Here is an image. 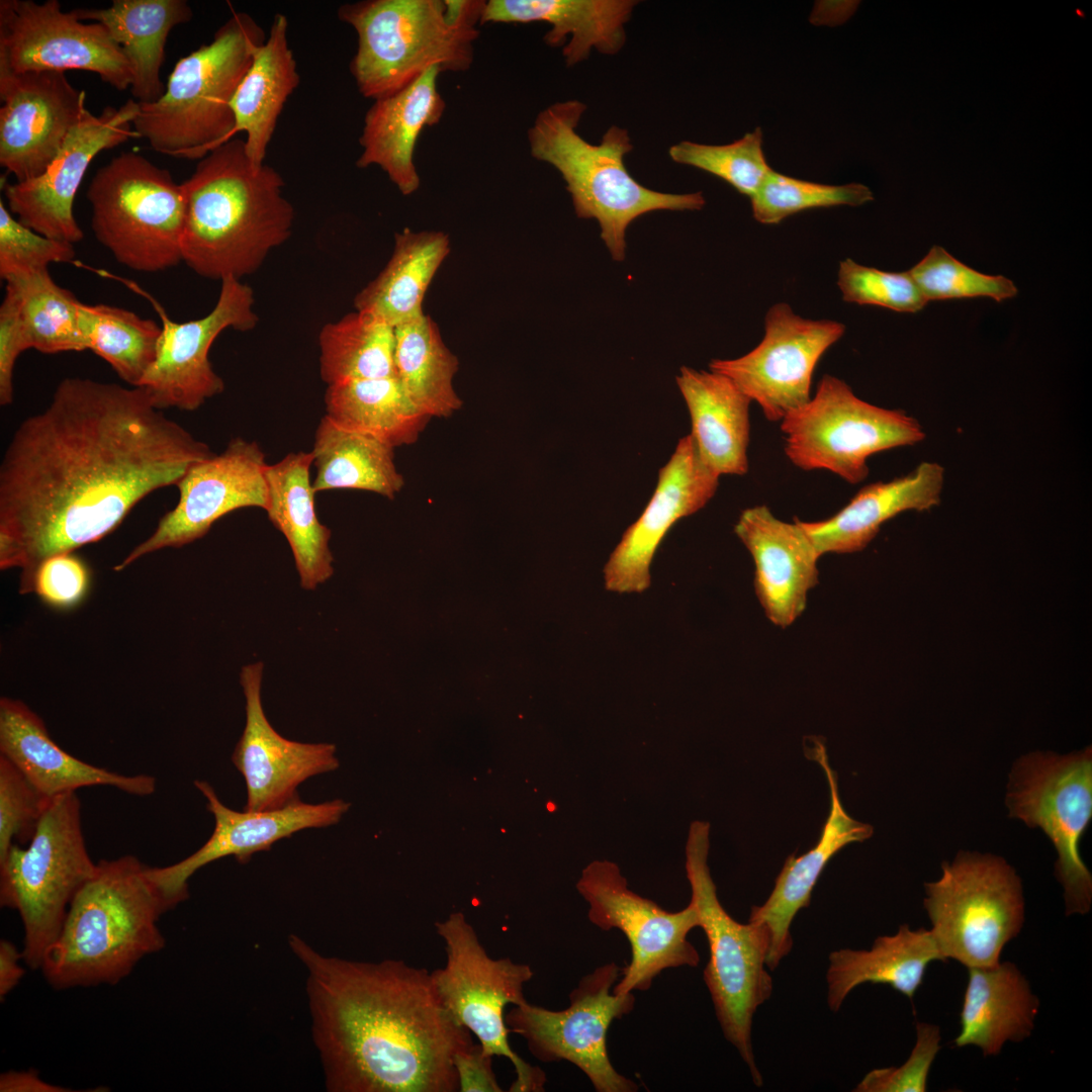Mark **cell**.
<instances>
[{"instance_id":"obj_1","label":"cell","mask_w":1092,"mask_h":1092,"mask_svg":"<svg viewBox=\"0 0 1092 1092\" xmlns=\"http://www.w3.org/2000/svg\"><path fill=\"white\" fill-rule=\"evenodd\" d=\"M210 447L142 386L67 377L14 431L0 464V568L37 566L113 531L153 491L177 485Z\"/></svg>"},{"instance_id":"obj_2","label":"cell","mask_w":1092,"mask_h":1092,"mask_svg":"<svg viewBox=\"0 0 1092 1092\" xmlns=\"http://www.w3.org/2000/svg\"><path fill=\"white\" fill-rule=\"evenodd\" d=\"M288 945L306 971L328 1091H459L454 1057L474 1042L440 1001L430 972L402 960L326 956L297 934Z\"/></svg>"},{"instance_id":"obj_3","label":"cell","mask_w":1092,"mask_h":1092,"mask_svg":"<svg viewBox=\"0 0 1092 1092\" xmlns=\"http://www.w3.org/2000/svg\"><path fill=\"white\" fill-rule=\"evenodd\" d=\"M181 185L182 261L202 277L253 273L290 236L294 210L283 194L284 180L267 164L255 166L243 140L208 153Z\"/></svg>"},{"instance_id":"obj_4","label":"cell","mask_w":1092,"mask_h":1092,"mask_svg":"<svg viewBox=\"0 0 1092 1092\" xmlns=\"http://www.w3.org/2000/svg\"><path fill=\"white\" fill-rule=\"evenodd\" d=\"M133 855L102 859L72 900L40 970L55 989L117 984L165 938L161 916L176 906Z\"/></svg>"},{"instance_id":"obj_5","label":"cell","mask_w":1092,"mask_h":1092,"mask_svg":"<svg viewBox=\"0 0 1092 1092\" xmlns=\"http://www.w3.org/2000/svg\"><path fill=\"white\" fill-rule=\"evenodd\" d=\"M482 0H364L338 9L358 36L350 71L361 95L390 96L432 67L467 71Z\"/></svg>"},{"instance_id":"obj_6","label":"cell","mask_w":1092,"mask_h":1092,"mask_svg":"<svg viewBox=\"0 0 1092 1092\" xmlns=\"http://www.w3.org/2000/svg\"><path fill=\"white\" fill-rule=\"evenodd\" d=\"M585 109L573 99L541 110L528 130L530 153L561 174L576 215L595 218L612 257L622 261L626 230L634 219L656 210H698L706 201L702 192L666 193L641 185L624 162L633 150L627 129L612 125L593 145L576 130Z\"/></svg>"},{"instance_id":"obj_7","label":"cell","mask_w":1092,"mask_h":1092,"mask_svg":"<svg viewBox=\"0 0 1092 1092\" xmlns=\"http://www.w3.org/2000/svg\"><path fill=\"white\" fill-rule=\"evenodd\" d=\"M266 37L252 16L234 12L209 43L177 62L157 101L139 103L136 136L158 153L191 160L232 140V101Z\"/></svg>"},{"instance_id":"obj_8","label":"cell","mask_w":1092,"mask_h":1092,"mask_svg":"<svg viewBox=\"0 0 1092 1092\" xmlns=\"http://www.w3.org/2000/svg\"><path fill=\"white\" fill-rule=\"evenodd\" d=\"M709 832L708 822L694 821L686 845L691 902L710 951L703 978L725 1038L736 1048L759 1087L762 1076L754 1059L751 1026L757 1008L772 992V979L765 970L768 934L749 921L739 923L721 905L708 867Z\"/></svg>"},{"instance_id":"obj_9","label":"cell","mask_w":1092,"mask_h":1092,"mask_svg":"<svg viewBox=\"0 0 1092 1092\" xmlns=\"http://www.w3.org/2000/svg\"><path fill=\"white\" fill-rule=\"evenodd\" d=\"M80 807L76 792L52 799L28 846L14 844L0 860V904L19 913L22 960L32 970L40 969L72 900L97 868L86 848Z\"/></svg>"},{"instance_id":"obj_10","label":"cell","mask_w":1092,"mask_h":1092,"mask_svg":"<svg viewBox=\"0 0 1092 1092\" xmlns=\"http://www.w3.org/2000/svg\"><path fill=\"white\" fill-rule=\"evenodd\" d=\"M86 196L95 238L121 265L154 273L182 261L185 197L168 170L125 152L96 171Z\"/></svg>"},{"instance_id":"obj_11","label":"cell","mask_w":1092,"mask_h":1092,"mask_svg":"<svg viewBox=\"0 0 1092 1092\" xmlns=\"http://www.w3.org/2000/svg\"><path fill=\"white\" fill-rule=\"evenodd\" d=\"M941 870L925 884L923 904L943 960L967 969L997 965L1024 923L1020 878L1003 858L977 852L961 851Z\"/></svg>"},{"instance_id":"obj_12","label":"cell","mask_w":1092,"mask_h":1092,"mask_svg":"<svg viewBox=\"0 0 1092 1092\" xmlns=\"http://www.w3.org/2000/svg\"><path fill=\"white\" fill-rule=\"evenodd\" d=\"M435 926L447 956L445 966L431 972L440 1001L460 1025L476 1036L484 1053L510 1060L516 1073L511 1092L544 1091L545 1073L513 1051L506 1023V1007L527 1002L524 986L534 976L531 967L509 958L489 957L461 912L452 913Z\"/></svg>"},{"instance_id":"obj_13","label":"cell","mask_w":1092,"mask_h":1092,"mask_svg":"<svg viewBox=\"0 0 1092 1092\" xmlns=\"http://www.w3.org/2000/svg\"><path fill=\"white\" fill-rule=\"evenodd\" d=\"M785 453L803 470H828L850 484L869 474L868 458L925 438L918 421L858 398L841 379L825 374L810 400L781 422Z\"/></svg>"},{"instance_id":"obj_14","label":"cell","mask_w":1092,"mask_h":1092,"mask_svg":"<svg viewBox=\"0 0 1092 1092\" xmlns=\"http://www.w3.org/2000/svg\"><path fill=\"white\" fill-rule=\"evenodd\" d=\"M1006 805L1010 817L1040 828L1053 842L1066 915L1089 912L1092 876L1079 844L1092 818L1091 747L1064 755L1033 752L1020 757L1010 774Z\"/></svg>"},{"instance_id":"obj_15","label":"cell","mask_w":1092,"mask_h":1092,"mask_svg":"<svg viewBox=\"0 0 1092 1092\" xmlns=\"http://www.w3.org/2000/svg\"><path fill=\"white\" fill-rule=\"evenodd\" d=\"M621 969L615 963L583 976L569 994L563 1010H549L528 1002L513 1005L506 1014L511 1032L521 1035L531 1054L543 1063L567 1061L586 1075L597 1092H635L639 1086L612 1065L607 1045L612 1022L629 1014L633 992L611 991Z\"/></svg>"},{"instance_id":"obj_16","label":"cell","mask_w":1092,"mask_h":1092,"mask_svg":"<svg viewBox=\"0 0 1092 1092\" xmlns=\"http://www.w3.org/2000/svg\"><path fill=\"white\" fill-rule=\"evenodd\" d=\"M576 889L589 905V921L605 931L619 929L631 946L630 964L621 969L615 994L647 991L664 970L699 965V952L688 939L690 931L700 927L692 902L676 912L664 910L630 890L619 867L610 860L588 863Z\"/></svg>"},{"instance_id":"obj_17","label":"cell","mask_w":1092,"mask_h":1092,"mask_svg":"<svg viewBox=\"0 0 1092 1092\" xmlns=\"http://www.w3.org/2000/svg\"><path fill=\"white\" fill-rule=\"evenodd\" d=\"M82 70L117 90L131 85L130 65L101 23H85L57 0L0 1V71Z\"/></svg>"},{"instance_id":"obj_18","label":"cell","mask_w":1092,"mask_h":1092,"mask_svg":"<svg viewBox=\"0 0 1092 1092\" xmlns=\"http://www.w3.org/2000/svg\"><path fill=\"white\" fill-rule=\"evenodd\" d=\"M844 332L837 321L804 318L788 303H776L753 350L736 359H714L709 368L729 377L766 420L782 422L810 400L815 367Z\"/></svg>"},{"instance_id":"obj_19","label":"cell","mask_w":1092,"mask_h":1092,"mask_svg":"<svg viewBox=\"0 0 1092 1092\" xmlns=\"http://www.w3.org/2000/svg\"><path fill=\"white\" fill-rule=\"evenodd\" d=\"M265 453L256 442L233 439L219 454L193 465L176 485L177 505L153 534L114 566L119 571L139 558L167 547H181L206 535L226 514L268 506Z\"/></svg>"},{"instance_id":"obj_20","label":"cell","mask_w":1092,"mask_h":1092,"mask_svg":"<svg viewBox=\"0 0 1092 1092\" xmlns=\"http://www.w3.org/2000/svg\"><path fill=\"white\" fill-rule=\"evenodd\" d=\"M220 281L218 299L203 317L176 323L158 308L162 332L157 355L139 386L162 411L192 412L221 393L224 382L208 358L212 343L226 329L249 331L258 322L251 287L233 276Z\"/></svg>"},{"instance_id":"obj_21","label":"cell","mask_w":1092,"mask_h":1092,"mask_svg":"<svg viewBox=\"0 0 1092 1092\" xmlns=\"http://www.w3.org/2000/svg\"><path fill=\"white\" fill-rule=\"evenodd\" d=\"M139 102L128 99L119 107L107 106L98 115L87 108L70 131L59 154L38 177L2 182L9 211L34 232L75 244L83 239L73 212L76 193L93 159L136 136L132 121Z\"/></svg>"},{"instance_id":"obj_22","label":"cell","mask_w":1092,"mask_h":1092,"mask_svg":"<svg viewBox=\"0 0 1092 1092\" xmlns=\"http://www.w3.org/2000/svg\"><path fill=\"white\" fill-rule=\"evenodd\" d=\"M0 165L16 182L40 176L86 109L65 72L0 71Z\"/></svg>"},{"instance_id":"obj_23","label":"cell","mask_w":1092,"mask_h":1092,"mask_svg":"<svg viewBox=\"0 0 1092 1092\" xmlns=\"http://www.w3.org/2000/svg\"><path fill=\"white\" fill-rule=\"evenodd\" d=\"M719 477L701 458L693 437L679 439L659 470L656 488L641 516L628 527L605 568V586L619 594L650 585V564L668 530L703 509L715 495Z\"/></svg>"},{"instance_id":"obj_24","label":"cell","mask_w":1092,"mask_h":1092,"mask_svg":"<svg viewBox=\"0 0 1092 1092\" xmlns=\"http://www.w3.org/2000/svg\"><path fill=\"white\" fill-rule=\"evenodd\" d=\"M194 785L214 817L212 834L188 857L171 866L149 868L151 878L175 906L188 898V880L202 867L230 855L247 862L254 853L270 850L276 841L295 832L338 823L350 807L343 800L308 804L298 798L277 810L238 812L223 805L207 782L195 781Z\"/></svg>"},{"instance_id":"obj_25","label":"cell","mask_w":1092,"mask_h":1092,"mask_svg":"<svg viewBox=\"0 0 1092 1092\" xmlns=\"http://www.w3.org/2000/svg\"><path fill=\"white\" fill-rule=\"evenodd\" d=\"M263 667L257 662L241 670L246 725L232 755L246 782L249 812L283 808L299 798L302 782L339 767L334 744L291 741L271 726L261 701Z\"/></svg>"},{"instance_id":"obj_26","label":"cell","mask_w":1092,"mask_h":1092,"mask_svg":"<svg viewBox=\"0 0 1092 1092\" xmlns=\"http://www.w3.org/2000/svg\"><path fill=\"white\" fill-rule=\"evenodd\" d=\"M734 532L752 557L754 592L766 618L788 628L818 583L821 555L797 518L784 522L763 505L742 511Z\"/></svg>"},{"instance_id":"obj_27","label":"cell","mask_w":1092,"mask_h":1092,"mask_svg":"<svg viewBox=\"0 0 1092 1092\" xmlns=\"http://www.w3.org/2000/svg\"><path fill=\"white\" fill-rule=\"evenodd\" d=\"M806 755L818 762L826 776L830 811L817 844L800 856L791 854L767 900L751 909L748 921L763 927L768 934L765 964L770 970H775L790 952L792 921L800 909L809 906L812 891L830 858L845 845L864 841L873 834L871 825L856 821L844 810L839 799L837 776L829 764L825 746L813 739V745L806 747Z\"/></svg>"},{"instance_id":"obj_28","label":"cell","mask_w":1092,"mask_h":1092,"mask_svg":"<svg viewBox=\"0 0 1092 1092\" xmlns=\"http://www.w3.org/2000/svg\"><path fill=\"white\" fill-rule=\"evenodd\" d=\"M0 754L49 799L93 786H111L141 797L156 790V779L152 776L120 775L66 752L50 737L43 721L14 699L0 700Z\"/></svg>"},{"instance_id":"obj_29","label":"cell","mask_w":1092,"mask_h":1092,"mask_svg":"<svg viewBox=\"0 0 1092 1092\" xmlns=\"http://www.w3.org/2000/svg\"><path fill=\"white\" fill-rule=\"evenodd\" d=\"M441 73L439 67L428 69L402 90L374 100L364 117L357 167L378 166L403 195L413 194L421 185L414 162L418 139L445 111L438 90Z\"/></svg>"},{"instance_id":"obj_30","label":"cell","mask_w":1092,"mask_h":1092,"mask_svg":"<svg viewBox=\"0 0 1092 1092\" xmlns=\"http://www.w3.org/2000/svg\"><path fill=\"white\" fill-rule=\"evenodd\" d=\"M944 468L921 462L909 474L863 486L834 516L816 522L797 519L818 553L847 554L863 550L881 526L906 511H927L939 505Z\"/></svg>"},{"instance_id":"obj_31","label":"cell","mask_w":1092,"mask_h":1092,"mask_svg":"<svg viewBox=\"0 0 1092 1092\" xmlns=\"http://www.w3.org/2000/svg\"><path fill=\"white\" fill-rule=\"evenodd\" d=\"M637 4L635 0H489L480 24L547 22L551 29L544 41L563 46L565 64L572 67L585 61L593 49L618 54L626 41L625 24Z\"/></svg>"},{"instance_id":"obj_32","label":"cell","mask_w":1092,"mask_h":1092,"mask_svg":"<svg viewBox=\"0 0 1092 1092\" xmlns=\"http://www.w3.org/2000/svg\"><path fill=\"white\" fill-rule=\"evenodd\" d=\"M675 380L703 461L718 475L747 473L752 400L729 377L716 371L682 366Z\"/></svg>"},{"instance_id":"obj_33","label":"cell","mask_w":1092,"mask_h":1092,"mask_svg":"<svg viewBox=\"0 0 1092 1092\" xmlns=\"http://www.w3.org/2000/svg\"><path fill=\"white\" fill-rule=\"evenodd\" d=\"M968 974L954 1045H975L985 1057H994L1007 1041L1029 1037L1039 1000L1017 966L999 962L992 967L968 968Z\"/></svg>"},{"instance_id":"obj_34","label":"cell","mask_w":1092,"mask_h":1092,"mask_svg":"<svg viewBox=\"0 0 1092 1092\" xmlns=\"http://www.w3.org/2000/svg\"><path fill=\"white\" fill-rule=\"evenodd\" d=\"M311 452H292L267 465L266 513L284 535L293 554L300 584L314 589L334 572L330 549L331 530L316 516L314 490L310 481Z\"/></svg>"},{"instance_id":"obj_35","label":"cell","mask_w":1092,"mask_h":1092,"mask_svg":"<svg viewBox=\"0 0 1092 1092\" xmlns=\"http://www.w3.org/2000/svg\"><path fill=\"white\" fill-rule=\"evenodd\" d=\"M77 17L101 23L119 44L130 65L131 94L139 103L157 101L166 90L161 67L170 31L189 22L193 12L185 0H114L108 8H78Z\"/></svg>"},{"instance_id":"obj_36","label":"cell","mask_w":1092,"mask_h":1092,"mask_svg":"<svg viewBox=\"0 0 1092 1092\" xmlns=\"http://www.w3.org/2000/svg\"><path fill=\"white\" fill-rule=\"evenodd\" d=\"M287 33L286 16L275 14L232 101L233 136L246 132V153L255 166L265 164L277 120L300 80Z\"/></svg>"},{"instance_id":"obj_37","label":"cell","mask_w":1092,"mask_h":1092,"mask_svg":"<svg viewBox=\"0 0 1092 1092\" xmlns=\"http://www.w3.org/2000/svg\"><path fill=\"white\" fill-rule=\"evenodd\" d=\"M944 961L929 929L899 926L893 935L875 939L871 949L843 948L829 954L827 1003L836 1012L857 986L889 985L913 1000L928 965Z\"/></svg>"},{"instance_id":"obj_38","label":"cell","mask_w":1092,"mask_h":1092,"mask_svg":"<svg viewBox=\"0 0 1092 1092\" xmlns=\"http://www.w3.org/2000/svg\"><path fill=\"white\" fill-rule=\"evenodd\" d=\"M450 252L443 232L395 234L390 260L355 297L356 310L371 313L393 328L421 314L426 292Z\"/></svg>"},{"instance_id":"obj_39","label":"cell","mask_w":1092,"mask_h":1092,"mask_svg":"<svg viewBox=\"0 0 1092 1092\" xmlns=\"http://www.w3.org/2000/svg\"><path fill=\"white\" fill-rule=\"evenodd\" d=\"M393 449L373 436L343 428L323 417L311 451L316 468L314 492L348 488L394 498L404 479L396 469Z\"/></svg>"},{"instance_id":"obj_40","label":"cell","mask_w":1092,"mask_h":1092,"mask_svg":"<svg viewBox=\"0 0 1092 1092\" xmlns=\"http://www.w3.org/2000/svg\"><path fill=\"white\" fill-rule=\"evenodd\" d=\"M395 375L423 415L445 418L462 406L454 389L457 357L445 345L438 325L425 313L394 328Z\"/></svg>"},{"instance_id":"obj_41","label":"cell","mask_w":1092,"mask_h":1092,"mask_svg":"<svg viewBox=\"0 0 1092 1092\" xmlns=\"http://www.w3.org/2000/svg\"><path fill=\"white\" fill-rule=\"evenodd\" d=\"M326 417L397 447L415 443L430 418L412 403L396 375L328 385Z\"/></svg>"},{"instance_id":"obj_42","label":"cell","mask_w":1092,"mask_h":1092,"mask_svg":"<svg viewBox=\"0 0 1092 1092\" xmlns=\"http://www.w3.org/2000/svg\"><path fill=\"white\" fill-rule=\"evenodd\" d=\"M394 328L356 310L324 326L318 335L320 373L328 385L395 375Z\"/></svg>"},{"instance_id":"obj_43","label":"cell","mask_w":1092,"mask_h":1092,"mask_svg":"<svg viewBox=\"0 0 1092 1092\" xmlns=\"http://www.w3.org/2000/svg\"><path fill=\"white\" fill-rule=\"evenodd\" d=\"M78 322L86 350L130 386H139L156 359L162 327L122 307L81 301Z\"/></svg>"},{"instance_id":"obj_44","label":"cell","mask_w":1092,"mask_h":1092,"mask_svg":"<svg viewBox=\"0 0 1092 1092\" xmlns=\"http://www.w3.org/2000/svg\"><path fill=\"white\" fill-rule=\"evenodd\" d=\"M17 294L30 345L44 354L86 350L79 328L80 301L58 285L49 269L6 282Z\"/></svg>"},{"instance_id":"obj_45","label":"cell","mask_w":1092,"mask_h":1092,"mask_svg":"<svg viewBox=\"0 0 1092 1092\" xmlns=\"http://www.w3.org/2000/svg\"><path fill=\"white\" fill-rule=\"evenodd\" d=\"M762 130L756 127L726 145L682 141L670 147V159L708 172L751 198L772 171L762 149Z\"/></svg>"},{"instance_id":"obj_46","label":"cell","mask_w":1092,"mask_h":1092,"mask_svg":"<svg viewBox=\"0 0 1092 1092\" xmlns=\"http://www.w3.org/2000/svg\"><path fill=\"white\" fill-rule=\"evenodd\" d=\"M874 199L860 183L829 185L771 171L750 198L752 215L763 224L780 223L801 211L841 205L858 206Z\"/></svg>"},{"instance_id":"obj_47","label":"cell","mask_w":1092,"mask_h":1092,"mask_svg":"<svg viewBox=\"0 0 1092 1092\" xmlns=\"http://www.w3.org/2000/svg\"><path fill=\"white\" fill-rule=\"evenodd\" d=\"M907 272L927 302L975 297H989L1000 302L1018 292L1010 279L974 270L939 246H933Z\"/></svg>"},{"instance_id":"obj_48","label":"cell","mask_w":1092,"mask_h":1092,"mask_svg":"<svg viewBox=\"0 0 1092 1092\" xmlns=\"http://www.w3.org/2000/svg\"><path fill=\"white\" fill-rule=\"evenodd\" d=\"M837 285L844 301L860 305L914 313L927 303L907 271L886 272L849 258L839 264Z\"/></svg>"},{"instance_id":"obj_49","label":"cell","mask_w":1092,"mask_h":1092,"mask_svg":"<svg viewBox=\"0 0 1092 1092\" xmlns=\"http://www.w3.org/2000/svg\"><path fill=\"white\" fill-rule=\"evenodd\" d=\"M76 256L74 245L42 236L11 215L0 199V277L5 282L52 263H68Z\"/></svg>"},{"instance_id":"obj_50","label":"cell","mask_w":1092,"mask_h":1092,"mask_svg":"<svg viewBox=\"0 0 1092 1092\" xmlns=\"http://www.w3.org/2000/svg\"><path fill=\"white\" fill-rule=\"evenodd\" d=\"M51 800L0 754V860L15 842L30 841Z\"/></svg>"},{"instance_id":"obj_51","label":"cell","mask_w":1092,"mask_h":1092,"mask_svg":"<svg viewBox=\"0 0 1092 1092\" xmlns=\"http://www.w3.org/2000/svg\"><path fill=\"white\" fill-rule=\"evenodd\" d=\"M940 1030L937 1025L918 1022L916 1042L900 1067L876 1069L869 1072L856 1086L857 1092H925L931 1065L940 1050Z\"/></svg>"},{"instance_id":"obj_52","label":"cell","mask_w":1092,"mask_h":1092,"mask_svg":"<svg viewBox=\"0 0 1092 1092\" xmlns=\"http://www.w3.org/2000/svg\"><path fill=\"white\" fill-rule=\"evenodd\" d=\"M89 572L84 562L72 552L44 559L36 568L33 592L57 608L76 605L86 594Z\"/></svg>"},{"instance_id":"obj_53","label":"cell","mask_w":1092,"mask_h":1092,"mask_svg":"<svg viewBox=\"0 0 1092 1092\" xmlns=\"http://www.w3.org/2000/svg\"><path fill=\"white\" fill-rule=\"evenodd\" d=\"M31 349L30 340L22 321L17 294L6 284L0 305V404L13 402V372L18 356Z\"/></svg>"},{"instance_id":"obj_54","label":"cell","mask_w":1092,"mask_h":1092,"mask_svg":"<svg viewBox=\"0 0 1092 1092\" xmlns=\"http://www.w3.org/2000/svg\"><path fill=\"white\" fill-rule=\"evenodd\" d=\"M492 1056L473 1043L454 1057V1068L461 1092H502L492 1069Z\"/></svg>"},{"instance_id":"obj_55","label":"cell","mask_w":1092,"mask_h":1092,"mask_svg":"<svg viewBox=\"0 0 1092 1092\" xmlns=\"http://www.w3.org/2000/svg\"><path fill=\"white\" fill-rule=\"evenodd\" d=\"M22 950L7 940L0 941V998L3 1000L20 982L24 969L18 964Z\"/></svg>"},{"instance_id":"obj_56","label":"cell","mask_w":1092,"mask_h":1092,"mask_svg":"<svg viewBox=\"0 0 1092 1092\" xmlns=\"http://www.w3.org/2000/svg\"><path fill=\"white\" fill-rule=\"evenodd\" d=\"M1 1092H68L61 1086L50 1084L39 1077L33 1070L10 1071L0 1076Z\"/></svg>"}]
</instances>
